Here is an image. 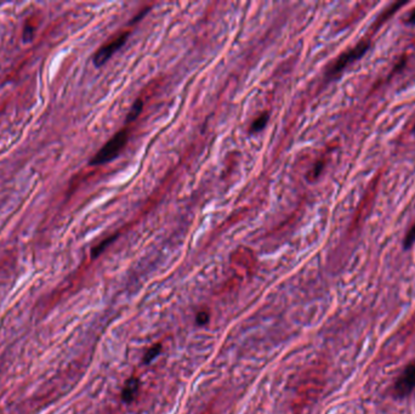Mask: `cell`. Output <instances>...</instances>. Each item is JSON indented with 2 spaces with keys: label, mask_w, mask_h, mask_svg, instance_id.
Masks as SVG:
<instances>
[{
  "label": "cell",
  "mask_w": 415,
  "mask_h": 414,
  "mask_svg": "<svg viewBox=\"0 0 415 414\" xmlns=\"http://www.w3.org/2000/svg\"><path fill=\"white\" fill-rule=\"evenodd\" d=\"M128 140H129V131L127 128L115 133L90 161V165H102L117 158L127 145Z\"/></svg>",
  "instance_id": "obj_1"
},
{
  "label": "cell",
  "mask_w": 415,
  "mask_h": 414,
  "mask_svg": "<svg viewBox=\"0 0 415 414\" xmlns=\"http://www.w3.org/2000/svg\"><path fill=\"white\" fill-rule=\"evenodd\" d=\"M368 49H369L368 40H362V42H359L356 46L347 50V51L344 52V54H341L340 56L338 57V60H336V61L331 65V67L328 69L327 77L334 78L338 74H340L347 66L351 65L352 62L357 61L359 57L363 56V55L368 51Z\"/></svg>",
  "instance_id": "obj_2"
},
{
  "label": "cell",
  "mask_w": 415,
  "mask_h": 414,
  "mask_svg": "<svg viewBox=\"0 0 415 414\" xmlns=\"http://www.w3.org/2000/svg\"><path fill=\"white\" fill-rule=\"evenodd\" d=\"M130 31L120 32L118 33L114 38H112L109 42L106 43L105 45H102V46L97 50L96 54L94 55V65L96 66V67H101L102 65H105L106 62L127 43Z\"/></svg>",
  "instance_id": "obj_3"
},
{
  "label": "cell",
  "mask_w": 415,
  "mask_h": 414,
  "mask_svg": "<svg viewBox=\"0 0 415 414\" xmlns=\"http://www.w3.org/2000/svg\"><path fill=\"white\" fill-rule=\"evenodd\" d=\"M415 388V361L409 363L404 368L401 377L397 379L394 385V395L398 398H403L408 396Z\"/></svg>",
  "instance_id": "obj_4"
},
{
  "label": "cell",
  "mask_w": 415,
  "mask_h": 414,
  "mask_svg": "<svg viewBox=\"0 0 415 414\" xmlns=\"http://www.w3.org/2000/svg\"><path fill=\"white\" fill-rule=\"evenodd\" d=\"M138 389H140V380L136 377H131L125 382L124 388L122 391V398L124 402L130 403L135 400L137 396Z\"/></svg>",
  "instance_id": "obj_5"
},
{
  "label": "cell",
  "mask_w": 415,
  "mask_h": 414,
  "mask_svg": "<svg viewBox=\"0 0 415 414\" xmlns=\"http://www.w3.org/2000/svg\"><path fill=\"white\" fill-rule=\"evenodd\" d=\"M142 107H143V101L141 100L140 97H138L137 100L135 101L134 103H132L131 108H130L129 113H128L127 124H129V123H132L135 119H136L138 115H140L141 111H142Z\"/></svg>",
  "instance_id": "obj_6"
},
{
  "label": "cell",
  "mask_w": 415,
  "mask_h": 414,
  "mask_svg": "<svg viewBox=\"0 0 415 414\" xmlns=\"http://www.w3.org/2000/svg\"><path fill=\"white\" fill-rule=\"evenodd\" d=\"M267 122H268V113H262V115H260L258 118L254 119L253 123H251L250 133L255 134V133H259V131H261L266 127Z\"/></svg>",
  "instance_id": "obj_7"
},
{
  "label": "cell",
  "mask_w": 415,
  "mask_h": 414,
  "mask_svg": "<svg viewBox=\"0 0 415 414\" xmlns=\"http://www.w3.org/2000/svg\"><path fill=\"white\" fill-rule=\"evenodd\" d=\"M162 349H163L162 344H155V345H153V346L151 347V349L148 350L147 352H146L145 358H143V362H145L146 365H148V363L152 362V361L154 360V358L157 357V356L159 355L160 352H162Z\"/></svg>",
  "instance_id": "obj_8"
},
{
  "label": "cell",
  "mask_w": 415,
  "mask_h": 414,
  "mask_svg": "<svg viewBox=\"0 0 415 414\" xmlns=\"http://www.w3.org/2000/svg\"><path fill=\"white\" fill-rule=\"evenodd\" d=\"M118 237V234H114V236H112V237H108L107 239H105V241H102L101 243L99 244V246L97 247H95L94 249H92V256H97V255H100L102 253V252L105 251V248H107L108 246H109L110 243H112L113 241H114L115 238H117Z\"/></svg>",
  "instance_id": "obj_9"
},
{
  "label": "cell",
  "mask_w": 415,
  "mask_h": 414,
  "mask_svg": "<svg viewBox=\"0 0 415 414\" xmlns=\"http://www.w3.org/2000/svg\"><path fill=\"white\" fill-rule=\"evenodd\" d=\"M414 242H415V224L414 226L409 230L408 233L406 234V237H404V241H403L404 249L411 248V247L414 244Z\"/></svg>",
  "instance_id": "obj_10"
},
{
  "label": "cell",
  "mask_w": 415,
  "mask_h": 414,
  "mask_svg": "<svg viewBox=\"0 0 415 414\" xmlns=\"http://www.w3.org/2000/svg\"><path fill=\"white\" fill-rule=\"evenodd\" d=\"M323 165H324L323 161H318V163H317L316 165H314L313 170H312L311 173H310V176H311L312 180H313V179L318 178V175H319V174H321V171L323 170Z\"/></svg>",
  "instance_id": "obj_11"
},
{
  "label": "cell",
  "mask_w": 415,
  "mask_h": 414,
  "mask_svg": "<svg viewBox=\"0 0 415 414\" xmlns=\"http://www.w3.org/2000/svg\"><path fill=\"white\" fill-rule=\"evenodd\" d=\"M209 322V314L207 311H200L199 314L197 315V323L198 324L203 325V324H207Z\"/></svg>",
  "instance_id": "obj_12"
},
{
  "label": "cell",
  "mask_w": 415,
  "mask_h": 414,
  "mask_svg": "<svg viewBox=\"0 0 415 414\" xmlns=\"http://www.w3.org/2000/svg\"><path fill=\"white\" fill-rule=\"evenodd\" d=\"M407 23L408 24H415V7L412 10V12L409 14L408 19H407Z\"/></svg>",
  "instance_id": "obj_13"
},
{
  "label": "cell",
  "mask_w": 415,
  "mask_h": 414,
  "mask_svg": "<svg viewBox=\"0 0 415 414\" xmlns=\"http://www.w3.org/2000/svg\"><path fill=\"white\" fill-rule=\"evenodd\" d=\"M414 131H415V128H414Z\"/></svg>",
  "instance_id": "obj_14"
}]
</instances>
